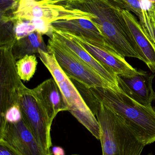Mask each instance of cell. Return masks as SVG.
Returning a JSON list of instances; mask_svg holds the SVG:
<instances>
[{
    "label": "cell",
    "mask_w": 155,
    "mask_h": 155,
    "mask_svg": "<svg viewBox=\"0 0 155 155\" xmlns=\"http://www.w3.org/2000/svg\"><path fill=\"white\" fill-rule=\"evenodd\" d=\"M68 8L94 15L91 21L99 29L106 43L124 57L146 59L125 21L120 7L111 0H86L83 2L68 3Z\"/></svg>",
    "instance_id": "1"
},
{
    "label": "cell",
    "mask_w": 155,
    "mask_h": 155,
    "mask_svg": "<svg viewBox=\"0 0 155 155\" xmlns=\"http://www.w3.org/2000/svg\"><path fill=\"white\" fill-rule=\"evenodd\" d=\"M89 89L98 102L120 117L145 146L155 142V108L152 105H142L122 91L103 87Z\"/></svg>",
    "instance_id": "2"
},
{
    "label": "cell",
    "mask_w": 155,
    "mask_h": 155,
    "mask_svg": "<svg viewBox=\"0 0 155 155\" xmlns=\"http://www.w3.org/2000/svg\"><path fill=\"white\" fill-rule=\"evenodd\" d=\"M90 109L100 124L103 155L142 154L145 146L120 117L96 99Z\"/></svg>",
    "instance_id": "3"
},
{
    "label": "cell",
    "mask_w": 155,
    "mask_h": 155,
    "mask_svg": "<svg viewBox=\"0 0 155 155\" xmlns=\"http://www.w3.org/2000/svg\"><path fill=\"white\" fill-rule=\"evenodd\" d=\"M39 57L55 80L69 111L95 137L100 140L101 129L97 118L71 78L63 71L52 53L39 51Z\"/></svg>",
    "instance_id": "4"
},
{
    "label": "cell",
    "mask_w": 155,
    "mask_h": 155,
    "mask_svg": "<svg viewBox=\"0 0 155 155\" xmlns=\"http://www.w3.org/2000/svg\"><path fill=\"white\" fill-rule=\"evenodd\" d=\"M47 47L62 70L71 79L87 88L103 87L121 91L119 87L104 79L53 35L48 40Z\"/></svg>",
    "instance_id": "5"
},
{
    "label": "cell",
    "mask_w": 155,
    "mask_h": 155,
    "mask_svg": "<svg viewBox=\"0 0 155 155\" xmlns=\"http://www.w3.org/2000/svg\"><path fill=\"white\" fill-rule=\"evenodd\" d=\"M13 17L27 20H40L52 24L62 20L83 19L91 20L94 15L77 9L68 8L66 5L53 1L20 0Z\"/></svg>",
    "instance_id": "6"
},
{
    "label": "cell",
    "mask_w": 155,
    "mask_h": 155,
    "mask_svg": "<svg viewBox=\"0 0 155 155\" xmlns=\"http://www.w3.org/2000/svg\"><path fill=\"white\" fill-rule=\"evenodd\" d=\"M18 104L23 118L38 143L48 153H52V124L44 114L33 93L22 84L18 92Z\"/></svg>",
    "instance_id": "7"
},
{
    "label": "cell",
    "mask_w": 155,
    "mask_h": 155,
    "mask_svg": "<svg viewBox=\"0 0 155 155\" xmlns=\"http://www.w3.org/2000/svg\"><path fill=\"white\" fill-rule=\"evenodd\" d=\"M12 47H0V112L4 115L8 108L18 103V92L22 85Z\"/></svg>",
    "instance_id": "8"
},
{
    "label": "cell",
    "mask_w": 155,
    "mask_h": 155,
    "mask_svg": "<svg viewBox=\"0 0 155 155\" xmlns=\"http://www.w3.org/2000/svg\"><path fill=\"white\" fill-rule=\"evenodd\" d=\"M0 140L22 155H53L38 143L23 118L10 123L0 117Z\"/></svg>",
    "instance_id": "9"
},
{
    "label": "cell",
    "mask_w": 155,
    "mask_h": 155,
    "mask_svg": "<svg viewBox=\"0 0 155 155\" xmlns=\"http://www.w3.org/2000/svg\"><path fill=\"white\" fill-rule=\"evenodd\" d=\"M155 76L142 70L132 76L116 75L117 84L121 91L144 106L151 105L154 100L155 92L153 82Z\"/></svg>",
    "instance_id": "10"
},
{
    "label": "cell",
    "mask_w": 155,
    "mask_h": 155,
    "mask_svg": "<svg viewBox=\"0 0 155 155\" xmlns=\"http://www.w3.org/2000/svg\"><path fill=\"white\" fill-rule=\"evenodd\" d=\"M73 36L96 59L116 75L130 76L139 72V70L133 68L126 61L125 57L114 50L95 43L84 37Z\"/></svg>",
    "instance_id": "11"
},
{
    "label": "cell",
    "mask_w": 155,
    "mask_h": 155,
    "mask_svg": "<svg viewBox=\"0 0 155 155\" xmlns=\"http://www.w3.org/2000/svg\"><path fill=\"white\" fill-rule=\"evenodd\" d=\"M32 91L44 114L52 124L58 113L68 111L62 92L53 78L45 80Z\"/></svg>",
    "instance_id": "12"
},
{
    "label": "cell",
    "mask_w": 155,
    "mask_h": 155,
    "mask_svg": "<svg viewBox=\"0 0 155 155\" xmlns=\"http://www.w3.org/2000/svg\"><path fill=\"white\" fill-rule=\"evenodd\" d=\"M52 35L67 46L77 57L93 68L101 76L112 84L119 87L116 75L110 69L96 59L78 42L74 36L66 33L57 31L53 28Z\"/></svg>",
    "instance_id": "13"
},
{
    "label": "cell",
    "mask_w": 155,
    "mask_h": 155,
    "mask_svg": "<svg viewBox=\"0 0 155 155\" xmlns=\"http://www.w3.org/2000/svg\"><path fill=\"white\" fill-rule=\"evenodd\" d=\"M52 25L57 31L74 36L84 37L95 43L112 49L106 43L99 29L91 20L83 18L59 20L52 23Z\"/></svg>",
    "instance_id": "14"
},
{
    "label": "cell",
    "mask_w": 155,
    "mask_h": 155,
    "mask_svg": "<svg viewBox=\"0 0 155 155\" xmlns=\"http://www.w3.org/2000/svg\"><path fill=\"white\" fill-rule=\"evenodd\" d=\"M120 11L135 41L146 59L150 71L155 72V44L146 33L139 21L131 12L120 7Z\"/></svg>",
    "instance_id": "15"
},
{
    "label": "cell",
    "mask_w": 155,
    "mask_h": 155,
    "mask_svg": "<svg viewBox=\"0 0 155 155\" xmlns=\"http://www.w3.org/2000/svg\"><path fill=\"white\" fill-rule=\"evenodd\" d=\"M136 15L146 33L155 44V3L148 0H111Z\"/></svg>",
    "instance_id": "16"
},
{
    "label": "cell",
    "mask_w": 155,
    "mask_h": 155,
    "mask_svg": "<svg viewBox=\"0 0 155 155\" xmlns=\"http://www.w3.org/2000/svg\"><path fill=\"white\" fill-rule=\"evenodd\" d=\"M12 49L14 58L16 61L26 55L38 54L40 51L49 52L47 45L43 39L42 35L36 31L15 41Z\"/></svg>",
    "instance_id": "17"
},
{
    "label": "cell",
    "mask_w": 155,
    "mask_h": 155,
    "mask_svg": "<svg viewBox=\"0 0 155 155\" xmlns=\"http://www.w3.org/2000/svg\"><path fill=\"white\" fill-rule=\"evenodd\" d=\"M37 62L35 54L26 55L16 62L17 73L21 80L29 81L34 75L37 69Z\"/></svg>",
    "instance_id": "18"
},
{
    "label": "cell",
    "mask_w": 155,
    "mask_h": 155,
    "mask_svg": "<svg viewBox=\"0 0 155 155\" xmlns=\"http://www.w3.org/2000/svg\"><path fill=\"white\" fill-rule=\"evenodd\" d=\"M12 18L6 21L0 20V47H12L15 41Z\"/></svg>",
    "instance_id": "19"
},
{
    "label": "cell",
    "mask_w": 155,
    "mask_h": 155,
    "mask_svg": "<svg viewBox=\"0 0 155 155\" xmlns=\"http://www.w3.org/2000/svg\"><path fill=\"white\" fill-rule=\"evenodd\" d=\"M12 19L14 24L15 41L24 38L36 31L35 26L31 20L15 18L13 16Z\"/></svg>",
    "instance_id": "20"
},
{
    "label": "cell",
    "mask_w": 155,
    "mask_h": 155,
    "mask_svg": "<svg viewBox=\"0 0 155 155\" xmlns=\"http://www.w3.org/2000/svg\"><path fill=\"white\" fill-rule=\"evenodd\" d=\"M20 0H0V20H8L13 16Z\"/></svg>",
    "instance_id": "21"
},
{
    "label": "cell",
    "mask_w": 155,
    "mask_h": 155,
    "mask_svg": "<svg viewBox=\"0 0 155 155\" xmlns=\"http://www.w3.org/2000/svg\"><path fill=\"white\" fill-rule=\"evenodd\" d=\"M8 123H16L19 122L22 118V112L19 104L12 106L7 109L4 115L1 116Z\"/></svg>",
    "instance_id": "22"
},
{
    "label": "cell",
    "mask_w": 155,
    "mask_h": 155,
    "mask_svg": "<svg viewBox=\"0 0 155 155\" xmlns=\"http://www.w3.org/2000/svg\"><path fill=\"white\" fill-rule=\"evenodd\" d=\"M0 155H22L4 141L0 140Z\"/></svg>",
    "instance_id": "23"
},
{
    "label": "cell",
    "mask_w": 155,
    "mask_h": 155,
    "mask_svg": "<svg viewBox=\"0 0 155 155\" xmlns=\"http://www.w3.org/2000/svg\"><path fill=\"white\" fill-rule=\"evenodd\" d=\"M51 150L53 155H66L64 150L60 147H54Z\"/></svg>",
    "instance_id": "24"
},
{
    "label": "cell",
    "mask_w": 155,
    "mask_h": 155,
    "mask_svg": "<svg viewBox=\"0 0 155 155\" xmlns=\"http://www.w3.org/2000/svg\"><path fill=\"white\" fill-rule=\"evenodd\" d=\"M36 1H47V0H35ZM49 1H53L59 4L66 5L68 2V0H49Z\"/></svg>",
    "instance_id": "25"
},
{
    "label": "cell",
    "mask_w": 155,
    "mask_h": 155,
    "mask_svg": "<svg viewBox=\"0 0 155 155\" xmlns=\"http://www.w3.org/2000/svg\"><path fill=\"white\" fill-rule=\"evenodd\" d=\"M85 1L86 0H68L67 3H68L83 2Z\"/></svg>",
    "instance_id": "26"
},
{
    "label": "cell",
    "mask_w": 155,
    "mask_h": 155,
    "mask_svg": "<svg viewBox=\"0 0 155 155\" xmlns=\"http://www.w3.org/2000/svg\"><path fill=\"white\" fill-rule=\"evenodd\" d=\"M148 1L151 2L155 3V0H148Z\"/></svg>",
    "instance_id": "27"
},
{
    "label": "cell",
    "mask_w": 155,
    "mask_h": 155,
    "mask_svg": "<svg viewBox=\"0 0 155 155\" xmlns=\"http://www.w3.org/2000/svg\"><path fill=\"white\" fill-rule=\"evenodd\" d=\"M153 155V154H152V153H149V154H148V155Z\"/></svg>",
    "instance_id": "28"
},
{
    "label": "cell",
    "mask_w": 155,
    "mask_h": 155,
    "mask_svg": "<svg viewBox=\"0 0 155 155\" xmlns=\"http://www.w3.org/2000/svg\"><path fill=\"white\" fill-rule=\"evenodd\" d=\"M71 155H78V154H72Z\"/></svg>",
    "instance_id": "29"
},
{
    "label": "cell",
    "mask_w": 155,
    "mask_h": 155,
    "mask_svg": "<svg viewBox=\"0 0 155 155\" xmlns=\"http://www.w3.org/2000/svg\"><path fill=\"white\" fill-rule=\"evenodd\" d=\"M154 101H155V98H154Z\"/></svg>",
    "instance_id": "30"
}]
</instances>
